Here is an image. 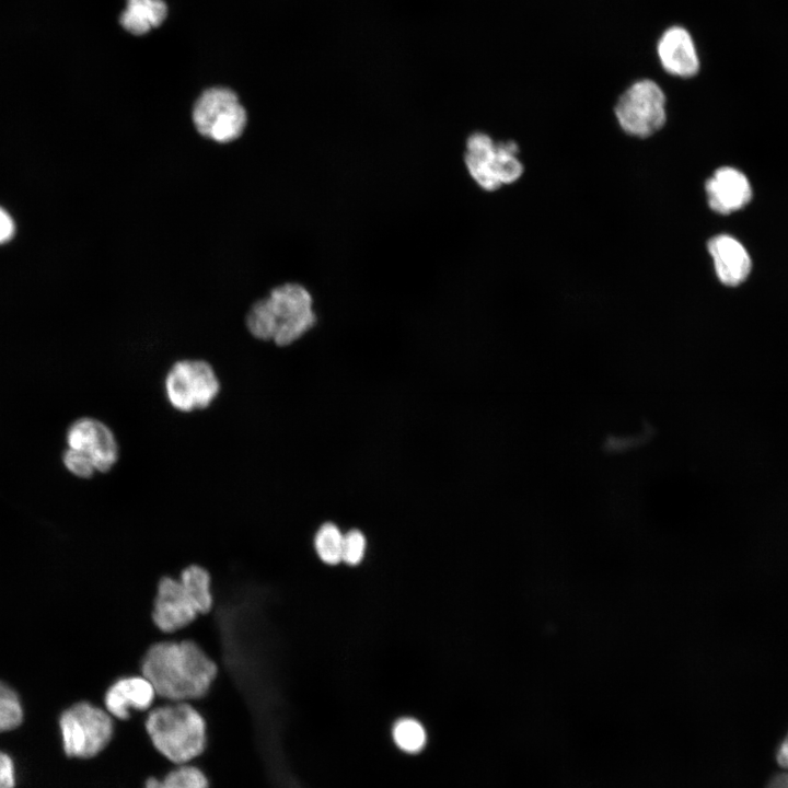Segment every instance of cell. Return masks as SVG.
Here are the masks:
<instances>
[{
	"label": "cell",
	"mask_w": 788,
	"mask_h": 788,
	"mask_svg": "<svg viewBox=\"0 0 788 788\" xmlns=\"http://www.w3.org/2000/svg\"><path fill=\"white\" fill-rule=\"evenodd\" d=\"M139 673L153 685L162 702H199L220 673L218 661L196 640L167 636L144 651Z\"/></svg>",
	"instance_id": "1"
},
{
	"label": "cell",
	"mask_w": 788,
	"mask_h": 788,
	"mask_svg": "<svg viewBox=\"0 0 788 788\" xmlns=\"http://www.w3.org/2000/svg\"><path fill=\"white\" fill-rule=\"evenodd\" d=\"M316 321L313 297L305 286L287 281L273 287L254 301L245 315V326L256 339L283 347L298 340Z\"/></svg>",
	"instance_id": "2"
},
{
	"label": "cell",
	"mask_w": 788,
	"mask_h": 788,
	"mask_svg": "<svg viewBox=\"0 0 788 788\" xmlns=\"http://www.w3.org/2000/svg\"><path fill=\"white\" fill-rule=\"evenodd\" d=\"M143 730L153 749L174 765L198 758L208 743V723L189 702H162L143 719Z\"/></svg>",
	"instance_id": "3"
},
{
	"label": "cell",
	"mask_w": 788,
	"mask_h": 788,
	"mask_svg": "<svg viewBox=\"0 0 788 788\" xmlns=\"http://www.w3.org/2000/svg\"><path fill=\"white\" fill-rule=\"evenodd\" d=\"M189 120L199 138L217 146H228L243 138L250 114L233 89L213 85L204 89L193 101Z\"/></svg>",
	"instance_id": "4"
},
{
	"label": "cell",
	"mask_w": 788,
	"mask_h": 788,
	"mask_svg": "<svg viewBox=\"0 0 788 788\" xmlns=\"http://www.w3.org/2000/svg\"><path fill=\"white\" fill-rule=\"evenodd\" d=\"M514 140H495L485 131L471 132L464 142L463 162L472 181L485 192L517 182L523 173Z\"/></svg>",
	"instance_id": "5"
},
{
	"label": "cell",
	"mask_w": 788,
	"mask_h": 788,
	"mask_svg": "<svg viewBox=\"0 0 788 788\" xmlns=\"http://www.w3.org/2000/svg\"><path fill=\"white\" fill-rule=\"evenodd\" d=\"M115 721L104 707L91 702L71 705L59 719L66 755L92 758L102 753L115 735Z\"/></svg>",
	"instance_id": "6"
},
{
	"label": "cell",
	"mask_w": 788,
	"mask_h": 788,
	"mask_svg": "<svg viewBox=\"0 0 788 788\" xmlns=\"http://www.w3.org/2000/svg\"><path fill=\"white\" fill-rule=\"evenodd\" d=\"M220 389L217 372L202 359L177 360L167 370L164 379L167 402L182 413L209 407L218 397Z\"/></svg>",
	"instance_id": "7"
},
{
	"label": "cell",
	"mask_w": 788,
	"mask_h": 788,
	"mask_svg": "<svg viewBox=\"0 0 788 788\" xmlns=\"http://www.w3.org/2000/svg\"><path fill=\"white\" fill-rule=\"evenodd\" d=\"M614 111L625 132L646 138L665 123V95L654 81L644 79L631 84L619 96Z\"/></svg>",
	"instance_id": "8"
},
{
	"label": "cell",
	"mask_w": 788,
	"mask_h": 788,
	"mask_svg": "<svg viewBox=\"0 0 788 788\" xmlns=\"http://www.w3.org/2000/svg\"><path fill=\"white\" fill-rule=\"evenodd\" d=\"M201 616L199 606L178 577L165 575L157 583L151 619L164 636L185 630Z\"/></svg>",
	"instance_id": "9"
},
{
	"label": "cell",
	"mask_w": 788,
	"mask_h": 788,
	"mask_svg": "<svg viewBox=\"0 0 788 788\" xmlns=\"http://www.w3.org/2000/svg\"><path fill=\"white\" fill-rule=\"evenodd\" d=\"M69 449L88 457L96 472L107 473L117 463L119 445L113 430L95 418L76 420L67 432Z\"/></svg>",
	"instance_id": "10"
},
{
	"label": "cell",
	"mask_w": 788,
	"mask_h": 788,
	"mask_svg": "<svg viewBox=\"0 0 788 788\" xmlns=\"http://www.w3.org/2000/svg\"><path fill=\"white\" fill-rule=\"evenodd\" d=\"M158 699L151 682L141 673L118 676L103 694V706L117 721H129L134 714H146Z\"/></svg>",
	"instance_id": "11"
},
{
	"label": "cell",
	"mask_w": 788,
	"mask_h": 788,
	"mask_svg": "<svg viewBox=\"0 0 788 788\" xmlns=\"http://www.w3.org/2000/svg\"><path fill=\"white\" fill-rule=\"evenodd\" d=\"M709 207L722 215L743 208L752 198L746 176L731 166L715 171L705 185Z\"/></svg>",
	"instance_id": "12"
},
{
	"label": "cell",
	"mask_w": 788,
	"mask_h": 788,
	"mask_svg": "<svg viewBox=\"0 0 788 788\" xmlns=\"http://www.w3.org/2000/svg\"><path fill=\"white\" fill-rule=\"evenodd\" d=\"M663 69L676 77L691 78L699 70V58L691 34L681 26L668 28L658 42Z\"/></svg>",
	"instance_id": "13"
},
{
	"label": "cell",
	"mask_w": 788,
	"mask_h": 788,
	"mask_svg": "<svg viewBox=\"0 0 788 788\" xmlns=\"http://www.w3.org/2000/svg\"><path fill=\"white\" fill-rule=\"evenodd\" d=\"M716 275L726 286L734 287L743 282L752 267L751 258L744 246L728 234H719L708 242Z\"/></svg>",
	"instance_id": "14"
},
{
	"label": "cell",
	"mask_w": 788,
	"mask_h": 788,
	"mask_svg": "<svg viewBox=\"0 0 788 788\" xmlns=\"http://www.w3.org/2000/svg\"><path fill=\"white\" fill-rule=\"evenodd\" d=\"M167 13L163 0H127V8L120 15L123 27L135 34L142 35L152 27L159 26Z\"/></svg>",
	"instance_id": "15"
},
{
	"label": "cell",
	"mask_w": 788,
	"mask_h": 788,
	"mask_svg": "<svg viewBox=\"0 0 788 788\" xmlns=\"http://www.w3.org/2000/svg\"><path fill=\"white\" fill-rule=\"evenodd\" d=\"M205 772L192 763L175 765L163 777L150 776L143 788H209Z\"/></svg>",
	"instance_id": "16"
},
{
	"label": "cell",
	"mask_w": 788,
	"mask_h": 788,
	"mask_svg": "<svg viewBox=\"0 0 788 788\" xmlns=\"http://www.w3.org/2000/svg\"><path fill=\"white\" fill-rule=\"evenodd\" d=\"M392 735L395 744L407 753H418L427 741L422 725L408 717L401 718L394 723Z\"/></svg>",
	"instance_id": "17"
},
{
	"label": "cell",
	"mask_w": 788,
	"mask_h": 788,
	"mask_svg": "<svg viewBox=\"0 0 788 788\" xmlns=\"http://www.w3.org/2000/svg\"><path fill=\"white\" fill-rule=\"evenodd\" d=\"M344 534L333 523L323 524L314 537L315 551L323 563L336 565L341 561Z\"/></svg>",
	"instance_id": "18"
},
{
	"label": "cell",
	"mask_w": 788,
	"mask_h": 788,
	"mask_svg": "<svg viewBox=\"0 0 788 788\" xmlns=\"http://www.w3.org/2000/svg\"><path fill=\"white\" fill-rule=\"evenodd\" d=\"M23 720V710L16 693L0 682V732L18 728Z\"/></svg>",
	"instance_id": "19"
},
{
	"label": "cell",
	"mask_w": 788,
	"mask_h": 788,
	"mask_svg": "<svg viewBox=\"0 0 788 788\" xmlns=\"http://www.w3.org/2000/svg\"><path fill=\"white\" fill-rule=\"evenodd\" d=\"M366 551L364 535L358 530H351L344 534L341 561L348 565H358L363 558Z\"/></svg>",
	"instance_id": "20"
},
{
	"label": "cell",
	"mask_w": 788,
	"mask_h": 788,
	"mask_svg": "<svg viewBox=\"0 0 788 788\" xmlns=\"http://www.w3.org/2000/svg\"><path fill=\"white\" fill-rule=\"evenodd\" d=\"M63 463L70 473L81 478H90L96 473L91 461L72 449H68L63 453Z\"/></svg>",
	"instance_id": "21"
},
{
	"label": "cell",
	"mask_w": 788,
	"mask_h": 788,
	"mask_svg": "<svg viewBox=\"0 0 788 788\" xmlns=\"http://www.w3.org/2000/svg\"><path fill=\"white\" fill-rule=\"evenodd\" d=\"M14 766L12 760L0 752V788H14Z\"/></svg>",
	"instance_id": "22"
},
{
	"label": "cell",
	"mask_w": 788,
	"mask_h": 788,
	"mask_svg": "<svg viewBox=\"0 0 788 788\" xmlns=\"http://www.w3.org/2000/svg\"><path fill=\"white\" fill-rule=\"evenodd\" d=\"M14 232L11 217L0 208V244L9 241Z\"/></svg>",
	"instance_id": "23"
},
{
	"label": "cell",
	"mask_w": 788,
	"mask_h": 788,
	"mask_svg": "<svg viewBox=\"0 0 788 788\" xmlns=\"http://www.w3.org/2000/svg\"><path fill=\"white\" fill-rule=\"evenodd\" d=\"M776 760L780 767L788 770V733L777 749Z\"/></svg>",
	"instance_id": "24"
},
{
	"label": "cell",
	"mask_w": 788,
	"mask_h": 788,
	"mask_svg": "<svg viewBox=\"0 0 788 788\" xmlns=\"http://www.w3.org/2000/svg\"><path fill=\"white\" fill-rule=\"evenodd\" d=\"M766 788H788V770L781 772L772 777Z\"/></svg>",
	"instance_id": "25"
}]
</instances>
